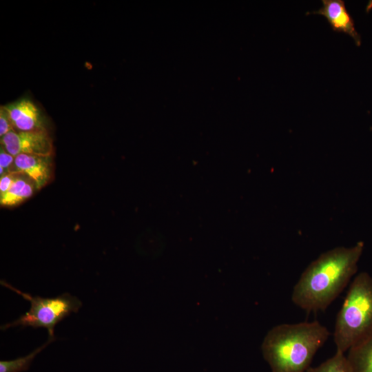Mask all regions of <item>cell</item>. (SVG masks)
<instances>
[{
  "label": "cell",
  "instance_id": "6da1fadb",
  "mask_svg": "<svg viewBox=\"0 0 372 372\" xmlns=\"http://www.w3.org/2000/svg\"><path fill=\"white\" fill-rule=\"evenodd\" d=\"M364 243L336 247L321 254L302 273L294 285L291 300L307 312L325 310L356 273Z\"/></svg>",
  "mask_w": 372,
  "mask_h": 372
},
{
  "label": "cell",
  "instance_id": "7a4b0ae2",
  "mask_svg": "<svg viewBox=\"0 0 372 372\" xmlns=\"http://www.w3.org/2000/svg\"><path fill=\"white\" fill-rule=\"evenodd\" d=\"M329 336L318 321L278 324L265 335L262 353L271 372H306Z\"/></svg>",
  "mask_w": 372,
  "mask_h": 372
},
{
  "label": "cell",
  "instance_id": "3957f363",
  "mask_svg": "<svg viewBox=\"0 0 372 372\" xmlns=\"http://www.w3.org/2000/svg\"><path fill=\"white\" fill-rule=\"evenodd\" d=\"M372 333V276L358 273L350 285L334 327L336 350L344 353Z\"/></svg>",
  "mask_w": 372,
  "mask_h": 372
},
{
  "label": "cell",
  "instance_id": "277c9868",
  "mask_svg": "<svg viewBox=\"0 0 372 372\" xmlns=\"http://www.w3.org/2000/svg\"><path fill=\"white\" fill-rule=\"evenodd\" d=\"M1 285L21 295L30 303V308L27 312L12 322L1 327L3 331L15 327H30L33 329L42 327L48 330V337H55L56 324L72 313H77L82 306L81 301L69 293L54 298H42L24 293L4 280L1 281Z\"/></svg>",
  "mask_w": 372,
  "mask_h": 372
},
{
  "label": "cell",
  "instance_id": "5b68a950",
  "mask_svg": "<svg viewBox=\"0 0 372 372\" xmlns=\"http://www.w3.org/2000/svg\"><path fill=\"white\" fill-rule=\"evenodd\" d=\"M1 145L14 156L21 154L51 156L52 141L45 129L10 132L1 138Z\"/></svg>",
  "mask_w": 372,
  "mask_h": 372
},
{
  "label": "cell",
  "instance_id": "8992f818",
  "mask_svg": "<svg viewBox=\"0 0 372 372\" xmlns=\"http://www.w3.org/2000/svg\"><path fill=\"white\" fill-rule=\"evenodd\" d=\"M322 6L311 13L324 16L333 31L348 34L355 45L360 46L361 37L355 28L353 19L348 12L344 1L322 0Z\"/></svg>",
  "mask_w": 372,
  "mask_h": 372
},
{
  "label": "cell",
  "instance_id": "52a82bcc",
  "mask_svg": "<svg viewBox=\"0 0 372 372\" xmlns=\"http://www.w3.org/2000/svg\"><path fill=\"white\" fill-rule=\"evenodd\" d=\"M14 173H21L34 181L37 189L49 181L52 174V155L21 154L14 158Z\"/></svg>",
  "mask_w": 372,
  "mask_h": 372
},
{
  "label": "cell",
  "instance_id": "ba28073f",
  "mask_svg": "<svg viewBox=\"0 0 372 372\" xmlns=\"http://www.w3.org/2000/svg\"><path fill=\"white\" fill-rule=\"evenodd\" d=\"M14 129L17 131H33L45 129L37 107L28 99L3 105Z\"/></svg>",
  "mask_w": 372,
  "mask_h": 372
},
{
  "label": "cell",
  "instance_id": "9c48e42d",
  "mask_svg": "<svg viewBox=\"0 0 372 372\" xmlns=\"http://www.w3.org/2000/svg\"><path fill=\"white\" fill-rule=\"evenodd\" d=\"M347 352L346 356L352 372H372V333Z\"/></svg>",
  "mask_w": 372,
  "mask_h": 372
},
{
  "label": "cell",
  "instance_id": "30bf717a",
  "mask_svg": "<svg viewBox=\"0 0 372 372\" xmlns=\"http://www.w3.org/2000/svg\"><path fill=\"white\" fill-rule=\"evenodd\" d=\"M36 189L34 181L19 173L9 189L0 194V203L3 206L17 205L31 197Z\"/></svg>",
  "mask_w": 372,
  "mask_h": 372
},
{
  "label": "cell",
  "instance_id": "8fae6325",
  "mask_svg": "<svg viewBox=\"0 0 372 372\" xmlns=\"http://www.w3.org/2000/svg\"><path fill=\"white\" fill-rule=\"evenodd\" d=\"M55 340V337H48V340L43 345L25 356L12 360H1L0 372H23L27 371L34 357Z\"/></svg>",
  "mask_w": 372,
  "mask_h": 372
},
{
  "label": "cell",
  "instance_id": "7c38bea8",
  "mask_svg": "<svg viewBox=\"0 0 372 372\" xmlns=\"http://www.w3.org/2000/svg\"><path fill=\"white\" fill-rule=\"evenodd\" d=\"M306 372H352L344 353L335 351V353L320 365L310 367Z\"/></svg>",
  "mask_w": 372,
  "mask_h": 372
},
{
  "label": "cell",
  "instance_id": "4fadbf2b",
  "mask_svg": "<svg viewBox=\"0 0 372 372\" xmlns=\"http://www.w3.org/2000/svg\"><path fill=\"white\" fill-rule=\"evenodd\" d=\"M14 158L15 156L8 153L6 149L2 145H1L0 176H3L10 173H14Z\"/></svg>",
  "mask_w": 372,
  "mask_h": 372
},
{
  "label": "cell",
  "instance_id": "5bb4252c",
  "mask_svg": "<svg viewBox=\"0 0 372 372\" xmlns=\"http://www.w3.org/2000/svg\"><path fill=\"white\" fill-rule=\"evenodd\" d=\"M9 115L4 106L0 108V137H3L10 132L14 130Z\"/></svg>",
  "mask_w": 372,
  "mask_h": 372
},
{
  "label": "cell",
  "instance_id": "9a60e30c",
  "mask_svg": "<svg viewBox=\"0 0 372 372\" xmlns=\"http://www.w3.org/2000/svg\"><path fill=\"white\" fill-rule=\"evenodd\" d=\"M19 173H10L1 176L0 194L7 192L17 179Z\"/></svg>",
  "mask_w": 372,
  "mask_h": 372
}]
</instances>
